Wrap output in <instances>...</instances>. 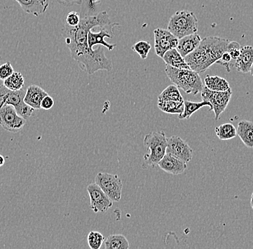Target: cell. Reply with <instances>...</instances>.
I'll use <instances>...</instances> for the list:
<instances>
[{"mask_svg":"<svg viewBox=\"0 0 253 249\" xmlns=\"http://www.w3.org/2000/svg\"><path fill=\"white\" fill-rule=\"evenodd\" d=\"M107 11H102L93 16L84 17L77 26L71 27L65 24L62 34L66 46L69 49L73 60L79 63L88 75L99 71L112 70V62L105 56V50L99 47L91 50L88 45V31L96 27H102L110 23Z\"/></svg>","mask_w":253,"mask_h":249,"instance_id":"6da1fadb","label":"cell"},{"mask_svg":"<svg viewBox=\"0 0 253 249\" xmlns=\"http://www.w3.org/2000/svg\"><path fill=\"white\" fill-rule=\"evenodd\" d=\"M229 42L228 39L216 36L206 37L194 51L185 57V60L191 70L199 73L205 72L227 51Z\"/></svg>","mask_w":253,"mask_h":249,"instance_id":"7a4b0ae2","label":"cell"},{"mask_svg":"<svg viewBox=\"0 0 253 249\" xmlns=\"http://www.w3.org/2000/svg\"><path fill=\"white\" fill-rule=\"evenodd\" d=\"M165 71L173 84L187 94L197 95L205 87L199 72L191 69H176L166 65Z\"/></svg>","mask_w":253,"mask_h":249,"instance_id":"3957f363","label":"cell"},{"mask_svg":"<svg viewBox=\"0 0 253 249\" xmlns=\"http://www.w3.org/2000/svg\"><path fill=\"white\" fill-rule=\"evenodd\" d=\"M199 23L195 14L191 11L182 10L175 12L169 20L168 30L178 39L197 33Z\"/></svg>","mask_w":253,"mask_h":249,"instance_id":"277c9868","label":"cell"},{"mask_svg":"<svg viewBox=\"0 0 253 249\" xmlns=\"http://www.w3.org/2000/svg\"><path fill=\"white\" fill-rule=\"evenodd\" d=\"M167 140L164 131L152 132L144 137L143 143L149 150V154L144 155L145 163L148 166H158V162L165 156Z\"/></svg>","mask_w":253,"mask_h":249,"instance_id":"5b68a950","label":"cell"},{"mask_svg":"<svg viewBox=\"0 0 253 249\" xmlns=\"http://www.w3.org/2000/svg\"><path fill=\"white\" fill-rule=\"evenodd\" d=\"M25 94L26 91L24 89L12 91L4 85L0 86V108L5 105L12 106L18 114L27 120L31 117L35 109L24 102Z\"/></svg>","mask_w":253,"mask_h":249,"instance_id":"8992f818","label":"cell"},{"mask_svg":"<svg viewBox=\"0 0 253 249\" xmlns=\"http://www.w3.org/2000/svg\"><path fill=\"white\" fill-rule=\"evenodd\" d=\"M201 96L204 101L211 104L210 111H213L215 114V120H219L221 113L225 111L230 102L232 91L231 88L225 91H211L205 86L201 92Z\"/></svg>","mask_w":253,"mask_h":249,"instance_id":"52a82bcc","label":"cell"},{"mask_svg":"<svg viewBox=\"0 0 253 249\" xmlns=\"http://www.w3.org/2000/svg\"><path fill=\"white\" fill-rule=\"evenodd\" d=\"M95 182L108 195L113 203L121 200L123 185L122 179L118 175L99 173L95 178Z\"/></svg>","mask_w":253,"mask_h":249,"instance_id":"ba28073f","label":"cell"},{"mask_svg":"<svg viewBox=\"0 0 253 249\" xmlns=\"http://www.w3.org/2000/svg\"><path fill=\"white\" fill-rule=\"evenodd\" d=\"M26 119L17 112L15 107L5 105L0 108V126L7 132L17 133L23 128Z\"/></svg>","mask_w":253,"mask_h":249,"instance_id":"9c48e42d","label":"cell"},{"mask_svg":"<svg viewBox=\"0 0 253 249\" xmlns=\"http://www.w3.org/2000/svg\"><path fill=\"white\" fill-rule=\"evenodd\" d=\"M90 198V208L95 213H105L112 207L113 201L100 187L94 182L86 188Z\"/></svg>","mask_w":253,"mask_h":249,"instance_id":"30bf717a","label":"cell"},{"mask_svg":"<svg viewBox=\"0 0 253 249\" xmlns=\"http://www.w3.org/2000/svg\"><path fill=\"white\" fill-rule=\"evenodd\" d=\"M155 39V52L160 58H163L166 52L175 48L178 45V39L169 30L157 28L153 31Z\"/></svg>","mask_w":253,"mask_h":249,"instance_id":"8fae6325","label":"cell"},{"mask_svg":"<svg viewBox=\"0 0 253 249\" xmlns=\"http://www.w3.org/2000/svg\"><path fill=\"white\" fill-rule=\"evenodd\" d=\"M120 26L118 23H110L109 24L104 25L101 28V31L98 33H93L89 31L88 33V45L89 48L94 50L95 45H102L107 48V50H112L115 47H117L116 44H110L106 42L104 38L112 39L115 37L114 29L115 27Z\"/></svg>","mask_w":253,"mask_h":249,"instance_id":"7c38bea8","label":"cell"},{"mask_svg":"<svg viewBox=\"0 0 253 249\" xmlns=\"http://www.w3.org/2000/svg\"><path fill=\"white\" fill-rule=\"evenodd\" d=\"M166 153L173 154L186 163L192 160V149L186 141L178 136L168 138Z\"/></svg>","mask_w":253,"mask_h":249,"instance_id":"4fadbf2b","label":"cell"},{"mask_svg":"<svg viewBox=\"0 0 253 249\" xmlns=\"http://www.w3.org/2000/svg\"><path fill=\"white\" fill-rule=\"evenodd\" d=\"M158 166L169 174L178 176L184 173L187 168V163L173 154L166 153L165 156L158 162Z\"/></svg>","mask_w":253,"mask_h":249,"instance_id":"5bb4252c","label":"cell"},{"mask_svg":"<svg viewBox=\"0 0 253 249\" xmlns=\"http://www.w3.org/2000/svg\"><path fill=\"white\" fill-rule=\"evenodd\" d=\"M17 1L24 12L39 17L43 15L48 8L49 0H14Z\"/></svg>","mask_w":253,"mask_h":249,"instance_id":"9a60e30c","label":"cell"},{"mask_svg":"<svg viewBox=\"0 0 253 249\" xmlns=\"http://www.w3.org/2000/svg\"><path fill=\"white\" fill-rule=\"evenodd\" d=\"M47 95L48 94L42 88L37 85H31L27 89L26 94L24 97V102L35 110L41 109V102Z\"/></svg>","mask_w":253,"mask_h":249,"instance_id":"2e32d148","label":"cell"},{"mask_svg":"<svg viewBox=\"0 0 253 249\" xmlns=\"http://www.w3.org/2000/svg\"><path fill=\"white\" fill-rule=\"evenodd\" d=\"M253 64V47L245 45L243 47L240 56L235 60L234 67L237 71L248 73L251 72Z\"/></svg>","mask_w":253,"mask_h":249,"instance_id":"e0dca14e","label":"cell"},{"mask_svg":"<svg viewBox=\"0 0 253 249\" xmlns=\"http://www.w3.org/2000/svg\"><path fill=\"white\" fill-rule=\"evenodd\" d=\"M202 37L197 33L185 36L178 39V43L176 49L183 58L192 53L200 45Z\"/></svg>","mask_w":253,"mask_h":249,"instance_id":"ac0fdd59","label":"cell"},{"mask_svg":"<svg viewBox=\"0 0 253 249\" xmlns=\"http://www.w3.org/2000/svg\"><path fill=\"white\" fill-rule=\"evenodd\" d=\"M237 136L248 148H253V122L242 120L238 123L237 129Z\"/></svg>","mask_w":253,"mask_h":249,"instance_id":"d6986e66","label":"cell"},{"mask_svg":"<svg viewBox=\"0 0 253 249\" xmlns=\"http://www.w3.org/2000/svg\"><path fill=\"white\" fill-rule=\"evenodd\" d=\"M163 60L166 65L176 68V69H191L186 60L180 54L176 48L170 49L163 57Z\"/></svg>","mask_w":253,"mask_h":249,"instance_id":"ffe728a7","label":"cell"},{"mask_svg":"<svg viewBox=\"0 0 253 249\" xmlns=\"http://www.w3.org/2000/svg\"><path fill=\"white\" fill-rule=\"evenodd\" d=\"M158 107L163 112L169 114H181L184 110V102L158 99Z\"/></svg>","mask_w":253,"mask_h":249,"instance_id":"44dd1931","label":"cell"},{"mask_svg":"<svg viewBox=\"0 0 253 249\" xmlns=\"http://www.w3.org/2000/svg\"><path fill=\"white\" fill-rule=\"evenodd\" d=\"M205 86L214 91H225L230 89V85L225 78L218 75H207L205 78Z\"/></svg>","mask_w":253,"mask_h":249,"instance_id":"7402d4cb","label":"cell"},{"mask_svg":"<svg viewBox=\"0 0 253 249\" xmlns=\"http://www.w3.org/2000/svg\"><path fill=\"white\" fill-rule=\"evenodd\" d=\"M210 107L211 108V104L207 101H202L201 102H192L191 101H184V110L181 114L178 115V119L181 120L189 119L194 113L199 111L202 107Z\"/></svg>","mask_w":253,"mask_h":249,"instance_id":"603a6c76","label":"cell"},{"mask_svg":"<svg viewBox=\"0 0 253 249\" xmlns=\"http://www.w3.org/2000/svg\"><path fill=\"white\" fill-rule=\"evenodd\" d=\"M104 248L106 249H128L129 248V241L123 235H110L104 242Z\"/></svg>","mask_w":253,"mask_h":249,"instance_id":"cb8c5ba5","label":"cell"},{"mask_svg":"<svg viewBox=\"0 0 253 249\" xmlns=\"http://www.w3.org/2000/svg\"><path fill=\"white\" fill-rule=\"evenodd\" d=\"M215 133L220 140H230L237 136L236 127L230 123H225L215 128Z\"/></svg>","mask_w":253,"mask_h":249,"instance_id":"d4e9b609","label":"cell"},{"mask_svg":"<svg viewBox=\"0 0 253 249\" xmlns=\"http://www.w3.org/2000/svg\"><path fill=\"white\" fill-rule=\"evenodd\" d=\"M3 85L8 89L19 91L23 89L25 85V78L21 72L15 71L7 79L4 80Z\"/></svg>","mask_w":253,"mask_h":249,"instance_id":"484cf974","label":"cell"},{"mask_svg":"<svg viewBox=\"0 0 253 249\" xmlns=\"http://www.w3.org/2000/svg\"><path fill=\"white\" fill-rule=\"evenodd\" d=\"M158 99L167 101H175V102H184L183 97L180 93L179 89L175 85L172 84L168 86L158 96Z\"/></svg>","mask_w":253,"mask_h":249,"instance_id":"4316f807","label":"cell"},{"mask_svg":"<svg viewBox=\"0 0 253 249\" xmlns=\"http://www.w3.org/2000/svg\"><path fill=\"white\" fill-rule=\"evenodd\" d=\"M151 48V44L148 41L145 40L137 41L131 48L134 53L140 56L142 60H145L148 58Z\"/></svg>","mask_w":253,"mask_h":249,"instance_id":"83f0119b","label":"cell"},{"mask_svg":"<svg viewBox=\"0 0 253 249\" xmlns=\"http://www.w3.org/2000/svg\"><path fill=\"white\" fill-rule=\"evenodd\" d=\"M104 241H105L104 236L98 231H91L88 233V237H87L88 247L91 249H100Z\"/></svg>","mask_w":253,"mask_h":249,"instance_id":"f1b7e54d","label":"cell"},{"mask_svg":"<svg viewBox=\"0 0 253 249\" xmlns=\"http://www.w3.org/2000/svg\"><path fill=\"white\" fill-rule=\"evenodd\" d=\"M101 0H82V5L84 7L86 15L84 17L93 16L97 15L95 14L98 6L101 4Z\"/></svg>","mask_w":253,"mask_h":249,"instance_id":"f546056e","label":"cell"},{"mask_svg":"<svg viewBox=\"0 0 253 249\" xmlns=\"http://www.w3.org/2000/svg\"><path fill=\"white\" fill-rule=\"evenodd\" d=\"M242 47L236 41H229L227 45V52L232 57V59L236 60L241 53Z\"/></svg>","mask_w":253,"mask_h":249,"instance_id":"4dcf8cb0","label":"cell"},{"mask_svg":"<svg viewBox=\"0 0 253 249\" xmlns=\"http://www.w3.org/2000/svg\"><path fill=\"white\" fill-rule=\"evenodd\" d=\"M14 72H15V71H14L13 67H12L10 63L7 62L5 64H1L0 66V80L4 81V80L7 79L8 77L10 76Z\"/></svg>","mask_w":253,"mask_h":249,"instance_id":"1f68e13d","label":"cell"},{"mask_svg":"<svg viewBox=\"0 0 253 249\" xmlns=\"http://www.w3.org/2000/svg\"><path fill=\"white\" fill-rule=\"evenodd\" d=\"M80 15L77 12H70L66 19V24L71 27L77 26L80 23Z\"/></svg>","mask_w":253,"mask_h":249,"instance_id":"d6a6232c","label":"cell"},{"mask_svg":"<svg viewBox=\"0 0 253 249\" xmlns=\"http://www.w3.org/2000/svg\"><path fill=\"white\" fill-rule=\"evenodd\" d=\"M231 60H232V57H231L228 52L226 51L225 53H223L220 59L216 62V64L224 66L227 69V72H230V64H229V63H230Z\"/></svg>","mask_w":253,"mask_h":249,"instance_id":"836d02e7","label":"cell"},{"mask_svg":"<svg viewBox=\"0 0 253 249\" xmlns=\"http://www.w3.org/2000/svg\"><path fill=\"white\" fill-rule=\"evenodd\" d=\"M53 106H54V100L49 95L44 97L41 102V107L42 109L50 110V108H53Z\"/></svg>","mask_w":253,"mask_h":249,"instance_id":"e575fe53","label":"cell"},{"mask_svg":"<svg viewBox=\"0 0 253 249\" xmlns=\"http://www.w3.org/2000/svg\"><path fill=\"white\" fill-rule=\"evenodd\" d=\"M57 1L63 7H71L75 4L82 5V0H57Z\"/></svg>","mask_w":253,"mask_h":249,"instance_id":"d590c367","label":"cell"},{"mask_svg":"<svg viewBox=\"0 0 253 249\" xmlns=\"http://www.w3.org/2000/svg\"><path fill=\"white\" fill-rule=\"evenodd\" d=\"M5 163V159H4V156L0 154V167L3 166Z\"/></svg>","mask_w":253,"mask_h":249,"instance_id":"8d00e7d4","label":"cell"},{"mask_svg":"<svg viewBox=\"0 0 253 249\" xmlns=\"http://www.w3.org/2000/svg\"><path fill=\"white\" fill-rule=\"evenodd\" d=\"M251 207H252V209L253 210V192L252 193V195H251Z\"/></svg>","mask_w":253,"mask_h":249,"instance_id":"74e56055","label":"cell"},{"mask_svg":"<svg viewBox=\"0 0 253 249\" xmlns=\"http://www.w3.org/2000/svg\"><path fill=\"white\" fill-rule=\"evenodd\" d=\"M251 72V75H252V76H253V64L252 68H251V72Z\"/></svg>","mask_w":253,"mask_h":249,"instance_id":"f35d334b","label":"cell"}]
</instances>
